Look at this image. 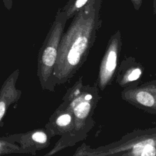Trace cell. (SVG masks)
Masks as SVG:
<instances>
[{"mask_svg":"<svg viewBox=\"0 0 156 156\" xmlns=\"http://www.w3.org/2000/svg\"><path fill=\"white\" fill-rule=\"evenodd\" d=\"M143 69V67L135 59L127 58L121 63L116 72V82L124 88L130 87L134 85L133 82L140 78Z\"/></svg>","mask_w":156,"mask_h":156,"instance_id":"obj_10","label":"cell"},{"mask_svg":"<svg viewBox=\"0 0 156 156\" xmlns=\"http://www.w3.org/2000/svg\"><path fill=\"white\" fill-rule=\"evenodd\" d=\"M100 99L97 85H84L82 76L79 77L77 81L67 90L61 104L72 113L74 119V129L71 132L61 136L54 147L45 154V156L55 154L86 138L94 126L93 116Z\"/></svg>","mask_w":156,"mask_h":156,"instance_id":"obj_2","label":"cell"},{"mask_svg":"<svg viewBox=\"0 0 156 156\" xmlns=\"http://www.w3.org/2000/svg\"><path fill=\"white\" fill-rule=\"evenodd\" d=\"M132 3L133 7L135 10H138L141 7V5L143 2V0H130Z\"/></svg>","mask_w":156,"mask_h":156,"instance_id":"obj_13","label":"cell"},{"mask_svg":"<svg viewBox=\"0 0 156 156\" xmlns=\"http://www.w3.org/2000/svg\"><path fill=\"white\" fill-rule=\"evenodd\" d=\"M153 9L154 14H156V0H153Z\"/></svg>","mask_w":156,"mask_h":156,"instance_id":"obj_15","label":"cell"},{"mask_svg":"<svg viewBox=\"0 0 156 156\" xmlns=\"http://www.w3.org/2000/svg\"><path fill=\"white\" fill-rule=\"evenodd\" d=\"M143 132V135L135 137L133 140H126L123 145L109 148L102 155L115 154L124 152L122 155H156V132Z\"/></svg>","mask_w":156,"mask_h":156,"instance_id":"obj_7","label":"cell"},{"mask_svg":"<svg viewBox=\"0 0 156 156\" xmlns=\"http://www.w3.org/2000/svg\"><path fill=\"white\" fill-rule=\"evenodd\" d=\"M122 98L128 103L149 113L156 114V82H147L140 86L133 85L126 88Z\"/></svg>","mask_w":156,"mask_h":156,"instance_id":"obj_5","label":"cell"},{"mask_svg":"<svg viewBox=\"0 0 156 156\" xmlns=\"http://www.w3.org/2000/svg\"><path fill=\"white\" fill-rule=\"evenodd\" d=\"M74 127V119L72 113L61 104L49 118L44 128L51 137L62 136L71 132Z\"/></svg>","mask_w":156,"mask_h":156,"instance_id":"obj_9","label":"cell"},{"mask_svg":"<svg viewBox=\"0 0 156 156\" xmlns=\"http://www.w3.org/2000/svg\"><path fill=\"white\" fill-rule=\"evenodd\" d=\"M101 2L102 0H90L73 17L70 25L63 32L53 72L55 85L71 79L87 60L101 26Z\"/></svg>","mask_w":156,"mask_h":156,"instance_id":"obj_1","label":"cell"},{"mask_svg":"<svg viewBox=\"0 0 156 156\" xmlns=\"http://www.w3.org/2000/svg\"><path fill=\"white\" fill-rule=\"evenodd\" d=\"M5 7L10 10L12 7V0H2Z\"/></svg>","mask_w":156,"mask_h":156,"instance_id":"obj_14","label":"cell"},{"mask_svg":"<svg viewBox=\"0 0 156 156\" xmlns=\"http://www.w3.org/2000/svg\"><path fill=\"white\" fill-rule=\"evenodd\" d=\"M8 154L29 155L28 152L22 149L18 144L8 141L4 136H0V155Z\"/></svg>","mask_w":156,"mask_h":156,"instance_id":"obj_11","label":"cell"},{"mask_svg":"<svg viewBox=\"0 0 156 156\" xmlns=\"http://www.w3.org/2000/svg\"><path fill=\"white\" fill-rule=\"evenodd\" d=\"M20 76V69L13 71L5 80L0 89V127H3V119L10 105L18 102L22 91L16 87Z\"/></svg>","mask_w":156,"mask_h":156,"instance_id":"obj_8","label":"cell"},{"mask_svg":"<svg viewBox=\"0 0 156 156\" xmlns=\"http://www.w3.org/2000/svg\"><path fill=\"white\" fill-rule=\"evenodd\" d=\"M67 21L66 13L59 9L38 51L37 75L43 90L55 91V85L53 82V72L59 43Z\"/></svg>","mask_w":156,"mask_h":156,"instance_id":"obj_3","label":"cell"},{"mask_svg":"<svg viewBox=\"0 0 156 156\" xmlns=\"http://www.w3.org/2000/svg\"><path fill=\"white\" fill-rule=\"evenodd\" d=\"M4 136L8 141L18 144L22 149L31 155H35L37 151L48 147L52 138L44 127Z\"/></svg>","mask_w":156,"mask_h":156,"instance_id":"obj_6","label":"cell"},{"mask_svg":"<svg viewBox=\"0 0 156 156\" xmlns=\"http://www.w3.org/2000/svg\"><path fill=\"white\" fill-rule=\"evenodd\" d=\"M90 0H69L62 10L66 13L68 20L73 18L83 7H84Z\"/></svg>","mask_w":156,"mask_h":156,"instance_id":"obj_12","label":"cell"},{"mask_svg":"<svg viewBox=\"0 0 156 156\" xmlns=\"http://www.w3.org/2000/svg\"><path fill=\"white\" fill-rule=\"evenodd\" d=\"M121 46V32L117 30L109 38L100 63L96 85L101 91L112 83L116 76Z\"/></svg>","mask_w":156,"mask_h":156,"instance_id":"obj_4","label":"cell"}]
</instances>
